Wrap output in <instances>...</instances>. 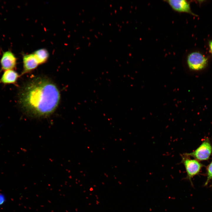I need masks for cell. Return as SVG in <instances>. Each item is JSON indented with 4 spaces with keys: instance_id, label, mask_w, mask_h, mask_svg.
Listing matches in <instances>:
<instances>
[{
    "instance_id": "obj_12",
    "label": "cell",
    "mask_w": 212,
    "mask_h": 212,
    "mask_svg": "<svg viewBox=\"0 0 212 212\" xmlns=\"http://www.w3.org/2000/svg\"><path fill=\"white\" fill-rule=\"evenodd\" d=\"M211 186H212V185H211Z\"/></svg>"
},
{
    "instance_id": "obj_9",
    "label": "cell",
    "mask_w": 212,
    "mask_h": 212,
    "mask_svg": "<svg viewBox=\"0 0 212 212\" xmlns=\"http://www.w3.org/2000/svg\"><path fill=\"white\" fill-rule=\"evenodd\" d=\"M33 54L39 64L46 62L49 56L48 52L44 49H38Z\"/></svg>"
},
{
    "instance_id": "obj_3",
    "label": "cell",
    "mask_w": 212,
    "mask_h": 212,
    "mask_svg": "<svg viewBox=\"0 0 212 212\" xmlns=\"http://www.w3.org/2000/svg\"><path fill=\"white\" fill-rule=\"evenodd\" d=\"M187 62L189 68L194 71L204 69L208 63V59L203 54L198 52L191 53L188 55Z\"/></svg>"
},
{
    "instance_id": "obj_4",
    "label": "cell",
    "mask_w": 212,
    "mask_h": 212,
    "mask_svg": "<svg viewBox=\"0 0 212 212\" xmlns=\"http://www.w3.org/2000/svg\"><path fill=\"white\" fill-rule=\"evenodd\" d=\"M185 153L199 161L207 160L212 154V146L209 140L206 139L195 150L191 153Z\"/></svg>"
},
{
    "instance_id": "obj_5",
    "label": "cell",
    "mask_w": 212,
    "mask_h": 212,
    "mask_svg": "<svg viewBox=\"0 0 212 212\" xmlns=\"http://www.w3.org/2000/svg\"><path fill=\"white\" fill-rule=\"evenodd\" d=\"M1 70L6 71L14 69L16 68L17 59L14 54L11 51L4 52L0 61Z\"/></svg>"
},
{
    "instance_id": "obj_6",
    "label": "cell",
    "mask_w": 212,
    "mask_h": 212,
    "mask_svg": "<svg viewBox=\"0 0 212 212\" xmlns=\"http://www.w3.org/2000/svg\"><path fill=\"white\" fill-rule=\"evenodd\" d=\"M166 1L175 11L180 13H188L193 16L196 14L192 11L189 3L186 0H168Z\"/></svg>"
},
{
    "instance_id": "obj_8",
    "label": "cell",
    "mask_w": 212,
    "mask_h": 212,
    "mask_svg": "<svg viewBox=\"0 0 212 212\" xmlns=\"http://www.w3.org/2000/svg\"><path fill=\"white\" fill-rule=\"evenodd\" d=\"M20 76L14 69L5 71L0 78V83L4 85L14 84L17 82Z\"/></svg>"
},
{
    "instance_id": "obj_7",
    "label": "cell",
    "mask_w": 212,
    "mask_h": 212,
    "mask_svg": "<svg viewBox=\"0 0 212 212\" xmlns=\"http://www.w3.org/2000/svg\"><path fill=\"white\" fill-rule=\"evenodd\" d=\"M23 69L21 75L36 68L39 64L34 54L24 55L23 57Z\"/></svg>"
},
{
    "instance_id": "obj_11",
    "label": "cell",
    "mask_w": 212,
    "mask_h": 212,
    "mask_svg": "<svg viewBox=\"0 0 212 212\" xmlns=\"http://www.w3.org/2000/svg\"><path fill=\"white\" fill-rule=\"evenodd\" d=\"M208 45L210 52L212 54V40L209 42Z\"/></svg>"
},
{
    "instance_id": "obj_10",
    "label": "cell",
    "mask_w": 212,
    "mask_h": 212,
    "mask_svg": "<svg viewBox=\"0 0 212 212\" xmlns=\"http://www.w3.org/2000/svg\"><path fill=\"white\" fill-rule=\"evenodd\" d=\"M212 179V160L207 168V179L204 186L207 185Z\"/></svg>"
},
{
    "instance_id": "obj_1",
    "label": "cell",
    "mask_w": 212,
    "mask_h": 212,
    "mask_svg": "<svg viewBox=\"0 0 212 212\" xmlns=\"http://www.w3.org/2000/svg\"><path fill=\"white\" fill-rule=\"evenodd\" d=\"M60 99L56 85L47 78H33L24 85L19 94V102L29 115L46 117L55 110Z\"/></svg>"
},
{
    "instance_id": "obj_2",
    "label": "cell",
    "mask_w": 212,
    "mask_h": 212,
    "mask_svg": "<svg viewBox=\"0 0 212 212\" xmlns=\"http://www.w3.org/2000/svg\"><path fill=\"white\" fill-rule=\"evenodd\" d=\"M180 156L181 160L180 163L184 165L186 173V176L184 179L188 180L193 186L192 179L199 173L203 165L199 161L191 158L185 153L181 154Z\"/></svg>"
}]
</instances>
